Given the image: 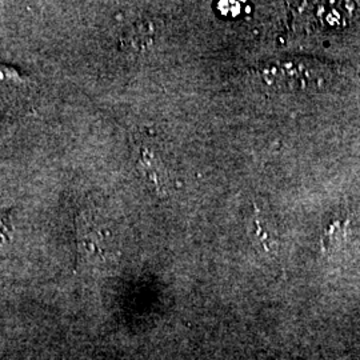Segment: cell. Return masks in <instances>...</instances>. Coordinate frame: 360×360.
I'll use <instances>...</instances> for the list:
<instances>
[{
	"label": "cell",
	"instance_id": "6da1fadb",
	"mask_svg": "<svg viewBox=\"0 0 360 360\" xmlns=\"http://www.w3.org/2000/svg\"><path fill=\"white\" fill-rule=\"evenodd\" d=\"M264 77L271 84L290 89L321 87L331 77V68L318 60H288L278 65H267Z\"/></svg>",
	"mask_w": 360,
	"mask_h": 360
},
{
	"label": "cell",
	"instance_id": "7a4b0ae2",
	"mask_svg": "<svg viewBox=\"0 0 360 360\" xmlns=\"http://www.w3.org/2000/svg\"><path fill=\"white\" fill-rule=\"evenodd\" d=\"M31 82L16 68L0 65V105L20 110L31 99Z\"/></svg>",
	"mask_w": 360,
	"mask_h": 360
},
{
	"label": "cell",
	"instance_id": "3957f363",
	"mask_svg": "<svg viewBox=\"0 0 360 360\" xmlns=\"http://www.w3.org/2000/svg\"><path fill=\"white\" fill-rule=\"evenodd\" d=\"M139 167L144 178L156 191L163 193L167 188V171L162 160L150 150L142 148L139 156Z\"/></svg>",
	"mask_w": 360,
	"mask_h": 360
},
{
	"label": "cell",
	"instance_id": "277c9868",
	"mask_svg": "<svg viewBox=\"0 0 360 360\" xmlns=\"http://www.w3.org/2000/svg\"><path fill=\"white\" fill-rule=\"evenodd\" d=\"M153 39H154L153 26L144 20H139L124 30L122 35V43L129 50L142 51L153 43Z\"/></svg>",
	"mask_w": 360,
	"mask_h": 360
},
{
	"label": "cell",
	"instance_id": "5b68a950",
	"mask_svg": "<svg viewBox=\"0 0 360 360\" xmlns=\"http://www.w3.org/2000/svg\"><path fill=\"white\" fill-rule=\"evenodd\" d=\"M13 235V211L8 208H0V250L10 243Z\"/></svg>",
	"mask_w": 360,
	"mask_h": 360
}]
</instances>
